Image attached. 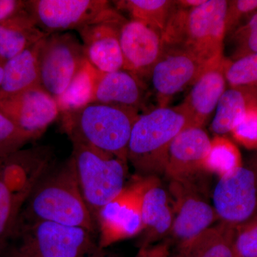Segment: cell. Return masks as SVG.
Here are the masks:
<instances>
[{
	"instance_id": "obj_1",
	"label": "cell",
	"mask_w": 257,
	"mask_h": 257,
	"mask_svg": "<svg viewBox=\"0 0 257 257\" xmlns=\"http://www.w3.org/2000/svg\"><path fill=\"white\" fill-rule=\"evenodd\" d=\"M23 209L20 219L24 220L53 221L95 232L71 156L60 165L54 164L42 176Z\"/></svg>"
},
{
	"instance_id": "obj_2",
	"label": "cell",
	"mask_w": 257,
	"mask_h": 257,
	"mask_svg": "<svg viewBox=\"0 0 257 257\" xmlns=\"http://www.w3.org/2000/svg\"><path fill=\"white\" fill-rule=\"evenodd\" d=\"M138 109L89 103L61 114V128L72 143L83 144L127 161L128 142Z\"/></svg>"
},
{
	"instance_id": "obj_3",
	"label": "cell",
	"mask_w": 257,
	"mask_h": 257,
	"mask_svg": "<svg viewBox=\"0 0 257 257\" xmlns=\"http://www.w3.org/2000/svg\"><path fill=\"white\" fill-rule=\"evenodd\" d=\"M227 3L207 0L189 10L177 5L161 33L163 46L183 47L207 65L224 58Z\"/></svg>"
},
{
	"instance_id": "obj_4",
	"label": "cell",
	"mask_w": 257,
	"mask_h": 257,
	"mask_svg": "<svg viewBox=\"0 0 257 257\" xmlns=\"http://www.w3.org/2000/svg\"><path fill=\"white\" fill-rule=\"evenodd\" d=\"M192 126L182 105L156 108L140 115L134 125L127 161L140 177L165 173L172 142L184 128Z\"/></svg>"
},
{
	"instance_id": "obj_5",
	"label": "cell",
	"mask_w": 257,
	"mask_h": 257,
	"mask_svg": "<svg viewBox=\"0 0 257 257\" xmlns=\"http://www.w3.org/2000/svg\"><path fill=\"white\" fill-rule=\"evenodd\" d=\"M53 164L35 149L0 158V253L13 238L35 184Z\"/></svg>"
},
{
	"instance_id": "obj_6",
	"label": "cell",
	"mask_w": 257,
	"mask_h": 257,
	"mask_svg": "<svg viewBox=\"0 0 257 257\" xmlns=\"http://www.w3.org/2000/svg\"><path fill=\"white\" fill-rule=\"evenodd\" d=\"M72 148L71 157L79 188L96 224L101 208L117 197L126 187L128 162L83 144L73 143Z\"/></svg>"
},
{
	"instance_id": "obj_7",
	"label": "cell",
	"mask_w": 257,
	"mask_h": 257,
	"mask_svg": "<svg viewBox=\"0 0 257 257\" xmlns=\"http://www.w3.org/2000/svg\"><path fill=\"white\" fill-rule=\"evenodd\" d=\"M92 234L84 228L19 218L13 236L19 242L8 257H82L100 248Z\"/></svg>"
},
{
	"instance_id": "obj_8",
	"label": "cell",
	"mask_w": 257,
	"mask_h": 257,
	"mask_svg": "<svg viewBox=\"0 0 257 257\" xmlns=\"http://www.w3.org/2000/svg\"><path fill=\"white\" fill-rule=\"evenodd\" d=\"M28 10L45 33H62L106 23L126 20L106 0H29Z\"/></svg>"
},
{
	"instance_id": "obj_9",
	"label": "cell",
	"mask_w": 257,
	"mask_h": 257,
	"mask_svg": "<svg viewBox=\"0 0 257 257\" xmlns=\"http://www.w3.org/2000/svg\"><path fill=\"white\" fill-rule=\"evenodd\" d=\"M87 61L82 43L75 35H49L39 54L40 85L57 101Z\"/></svg>"
},
{
	"instance_id": "obj_10",
	"label": "cell",
	"mask_w": 257,
	"mask_h": 257,
	"mask_svg": "<svg viewBox=\"0 0 257 257\" xmlns=\"http://www.w3.org/2000/svg\"><path fill=\"white\" fill-rule=\"evenodd\" d=\"M199 177L170 180L169 195L174 211L170 234L178 243L200 234L219 219L207 193L198 183Z\"/></svg>"
},
{
	"instance_id": "obj_11",
	"label": "cell",
	"mask_w": 257,
	"mask_h": 257,
	"mask_svg": "<svg viewBox=\"0 0 257 257\" xmlns=\"http://www.w3.org/2000/svg\"><path fill=\"white\" fill-rule=\"evenodd\" d=\"M145 184V177H139L101 208L96 219L99 247L106 248L117 241L142 234L144 224L141 198Z\"/></svg>"
},
{
	"instance_id": "obj_12",
	"label": "cell",
	"mask_w": 257,
	"mask_h": 257,
	"mask_svg": "<svg viewBox=\"0 0 257 257\" xmlns=\"http://www.w3.org/2000/svg\"><path fill=\"white\" fill-rule=\"evenodd\" d=\"M213 207L221 222L234 226L257 214V168L240 167L219 178L213 192Z\"/></svg>"
},
{
	"instance_id": "obj_13",
	"label": "cell",
	"mask_w": 257,
	"mask_h": 257,
	"mask_svg": "<svg viewBox=\"0 0 257 257\" xmlns=\"http://www.w3.org/2000/svg\"><path fill=\"white\" fill-rule=\"evenodd\" d=\"M150 78L160 107L171 98L192 84L208 65L191 51L181 46H163Z\"/></svg>"
},
{
	"instance_id": "obj_14",
	"label": "cell",
	"mask_w": 257,
	"mask_h": 257,
	"mask_svg": "<svg viewBox=\"0 0 257 257\" xmlns=\"http://www.w3.org/2000/svg\"><path fill=\"white\" fill-rule=\"evenodd\" d=\"M0 107L32 141L40 138L60 115L55 98L41 86L14 95H0Z\"/></svg>"
},
{
	"instance_id": "obj_15",
	"label": "cell",
	"mask_w": 257,
	"mask_h": 257,
	"mask_svg": "<svg viewBox=\"0 0 257 257\" xmlns=\"http://www.w3.org/2000/svg\"><path fill=\"white\" fill-rule=\"evenodd\" d=\"M124 70L142 79L150 77L163 51L160 32L138 20H126L119 30Z\"/></svg>"
},
{
	"instance_id": "obj_16",
	"label": "cell",
	"mask_w": 257,
	"mask_h": 257,
	"mask_svg": "<svg viewBox=\"0 0 257 257\" xmlns=\"http://www.w3.org/2000/svg\"><path fill=\"white\" fill-rule=\"evenodd\" d=\"M211 140L202 127L189 126L176 137L171 145L165 175L170 180L198 177L204 170Z\"/></svg>"
},
{
	"instance_id": "obj_17",
	"label": "cell",
	"mask_w": 257,
	"mask_h": 257,
	"mask_svg": "<svg viewBox=\"0 0 257 257\" xmlns=\"http://www.w3.org/2000/svg\"><path fill=\"white\" fill-rule=\"evenodd\" d=\"M141 209L144 229L139 246L145 248L170 234L173 224L174 211L170 197L158 177H145Z\"/></svg>"
},
{
	"instance_id": "obj_18",
	"label": "cell",
	"mask_w": 257,
	"mask_h": 257,
	"mask_svg": "<svg viewBox=\"0 0 257 257\" xmlns=\"http://www.w3.org/2000/svg\"><path fill=\"white\" fill-rule=\"evenodd\" d=\"M224 59L208 65L193 83L192 90L181 104L191 125L202 127L226 89Z\"/></svg>"
},
{
	"instance_id": "obj_19",
	"label": "cell",
	"mask_w": 257,
	"mask_h": 257,
	"mask_svg": "<svg viewBox=\"0 0 257 257\" xmlns=\"http://www.w3.org/2000/svg\"><path fill=\"white\" fill-rule=\"evenodd\" d=\"M123 23H100L78 30L88 62L101 72H112L124 68L119 42Z\"/></svg>"
},
{
	"instance_id": "obj_20",
	"label": "cell",
	"mask_w": 257,
	"mask_h": 257,
	"mask_svg": "<svg viewBox=\"0 0 257 257\" xmlns=\"http://www.w3.org/2000/svg\"><path fill=\"white\" fill-rule=\"evenodd\" d=\"M142 79L121 69L112 72L98 71L92 103L128 106L139 109L144 99Z\"/></svg>"
},
{
	"instance_id": "obj_21",
	"label": "cell",
	"mask_w": 257,
	"mask_h": 257,
	"mask_svg": "<svg viewBox=\"0 0 257 257\" xmlns=\"http://www.w3.org/2000/svg\"><path fill=\"white\" fill-rule=\"evenodd\" d=\"M235 226L220 222L178 243L173 257H236Z\"/></svg>"
},
{
	"instance_id": "obj_22",
	"label": "cell",
	"mask_w": 257,
	"mask_h": 257,
	"mask_svg": "<svg viewBox=\"0 0 257 257\" xmlns=\"http://www.w3.org/2000/svg\"><path fill=\"white\" fill-rule=\"evenodd\" d=\"M44 39L5 62L0 95H14L41 86L39 54Z\"/></svg>"
},
{
	"instance_id": "obj_23",
	"label": "cell",
	"mask_w": 257,
	"mask_h": 257,
	"mask_svg": "<svg viewBox=\"0 0 257 257\" xmlns=\"http://www.w3.org/2000/svg\"><path fill=\"white\" fill-rule=\"evenodd\" d=\"M28 10L0 23V58L7 62L48 36Z\"/></svg>"
},
{
	"instance_id": "obj_24",
	"label": "cell",
	"mask_w": 257,
	"mask_h": 257,
	"mask_svg": "<svg viewBox=\"0 0 257 257\" xmlns=\"http://www.w3.org/2000/svg\"><path fill=\"white\" fill-rule=\"evenodd\" d=\"M257 104V87H229L221 96L210 128L216 136L231 133L251 106Z\"/></svg>"
},
{
	"instance_id": "obj_25",
	"label": "cell",
	"mask_w": 257,
	"mask_h": 257,
	"mask_svg": "<svg viewBox=\"0 0 257 257\" xmlns=\"http://www.w3.org/2000/svg\"><path fill=\"white\" fill-rule=\"evenodd\" d=\"M114 3L117 9L126 10L132 20L142 22L160 33L177 6L176 2L171 0H123Z\"/></svg>"
},
{
	"instance_id": "obj_26",
	"label": "cell",
	"mask_w": 257,
	"mask_h": 257,
	"mask_svg": "<svg viewBox=\"0 0 257 257\" xmlns=\"http://www.w3.org/2000/svg\"><path fill=\"white\" fill-rule=\"evenodd\" d=\"M97 72L88 61L86 62L64 94L56 101L60 114L92 102Z\"/></svg>"
},
{
	"instance_id": "obj_27",
	"label": "cell",
	"mask_w": 257,
	"mask_h": 257,
	"mask_svg": "<svg viewBox=\"0 0 257 257\" xmlns=\"http://www.w3.org/2000/svg\"><path fill=\"white\" fill-rule=\"evenodd\" d=\"M242 159L238 147L223 136L211 140L210 149L206 159L204 170L215 173L219 178L242 167Z\"/></svg>"
},
{
	"instance_id": "obj_28",
	"label": "cell",
	"mask_w": 257,
	"mask_h": 257,
	"mask_svg": "<svg viewBox=\"0 0 257 257\" xmlns=\"http://www.w3.org/2000/svg\"><path fill=\"white\" fill-rule=\"evenodd\" d=\"M224 74L229 87H257V52L236 60L225 58Z\"/></svg>"
},
{
	"instance_id": "obj_29",
	"label": "cell",
	"mask_w": 257,
	"mask_h": 257,
	"mask_svg": "<svg viewBox=\"0 0 257 257\" xmlns=\"http://www.w3.org/2000/svg\"><path fill=\"white\" fill-rule=\"evenodd\" d=\"M32 140L0 107V158L20 151Z\"/></svg>"
},
{
	"instance_id": "obj_30",
	"label": "cell",
	"mask_w": 257,
	"mask_h": 257,
	"mask_svg": "<svg viewBox=\"0 0 257 257\" xmlns=\"http://www.w3.org/2000/svg\"><path fill=\"white\" fill-rule=\"evenodd\" d=\"M233 45L231 60L257 52V13L229 35Z\"/></svg>"
},
{
	"instance_id": "obj_31",
	"label": "cell",
	"mask_w": 257,
	"mask_h": 257,
	"mask_svg": "<svg viewBox=\"0 0 257 257\" xmlns=\"http://www.w3.org/2000/svg\"><path fill=\"white\" fill-rule=\"evenodd\" d=\"M236 257H257V214L235 227Z\"/></svg>"
},
{
	"instance_id": "obj_32",
	"label": "cell",
	"mask_w": 257,
	"mask_h": 257,
	"mask_svg": "<svg viewBox=\"0 0 257 257\" xmlns=\"http://www.w3.org/2000/svg\"><path fill=\"white\" fill-rule=\"evenodd\" d=\"M233 138L248 150L257 149V104L251 106L231 132Z\"/></svg>"
},
{
	"instance_id": "obj_33",
	"label": "cell",
	"mask_w": 257,
	"mask_h": 257,
	"mask_svg": "<svg viewBox=\"0 0 257 257\" xmlns=\"http://www.w3.org/2000/svg\"><path fill=\"white\" fill-rule=\"evenodd\" d=\"M257 13V0L228 1L226 13V35H230Z\"/></svg>"
},
{
	"instance_id": "obj_34",
	"label": "cell",
	"mask_w": 257,
	"mask_h": 257,
	"mask_svg": "<svg viewBox=\"0 0 257 257\" xmlns=\"http://www.w3.org/2000/svg\"><path fill=\"white\" fill-rule=\"evenodd\" d=\"M28 10V1L0 0V23Z\"/></svg>"
},
{
	"instance_id": "obj_35",
	"label": "cell",
	"mask_w": 257,
	"mask_h": 257,
	"mask_svg": "<svg viewBox=\"0 0 257 257\" xmlns=\"http://www.w3.org/2000/svg\"><path fill=\"white\" fill-rule=\"evenodd\" d=\"M135 257H170V243L169 241L140 248Z\"/></svg>"
},
{
	"instance_id": "obj_36",
	"label": "cell",
	"mask_w": 257,
	"mask_h": 257,
	"mask_svg": "<svg viewBox=\"0 0 257 257\" xmlns=\"http://www.w3.org/2000/svg\"><path fill=\"white\" fill-rule=\"evenodd\" d=\"M207 0H180L176 1V4L184 9H192L204 4Z\"/></svg>"
},
{
	"instance_id": "obj_37",
	"label": "cell",
	"mask_w": 257,
	"mask_h": 257,
	"mask_svg": "<svg viewBox=\"0 0 257 257\" xmlns=\"http://www.w3.org/2000/svg\"><path fill=\"white\" fill-rule=\"evenodd\" d=\"M82 257H116L112 253L108 252L104 250V248H99L94 252L88 253Z\"/></svg>"
},
{
	"instance_id": "obj_38",
	"label": "cell",
	"mask_w": 257,
	"mask_h": 257,
	"mask_svg": "<svg viewBox=\"0 0 257 257\" xmlns=\"http://www.w3.org/2000/svg\"><path fill=\"white\" fill-rule=\"evenodd\" d=\"M5 61L3 59L0 58V86H1L2 82H3V77H4V69Z\"/></svg>"
}]
</instances>
